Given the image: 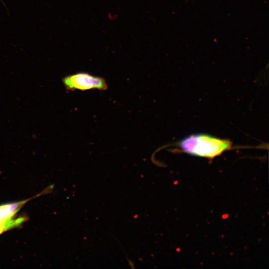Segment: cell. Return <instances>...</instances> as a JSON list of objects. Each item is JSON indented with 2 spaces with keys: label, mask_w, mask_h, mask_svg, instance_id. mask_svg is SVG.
<instances>
[{
  "label": "cell",
  "mask_w": 269,
  "mask_h": 269,
  "mask_svg": "<svg viewBox=\"0 0 269 269\" xmlns=\"http://www.w3.org/2000/svg\"><path fill=\"white\" fill-rule=\"evenodd\" d=\"M177 145L186 153L212 159L232 148V142L228 139L200 133L185 137L177 143Z\"/></svg>",
  "instance_id": "cell-1"
},
{
  "label": "cell",
  "mask_w": 269,
  "mask_h": 269,
  "mask_svg": "<svg viewBox=\"0 0 269 269\" xmlns=\"http://www.w3.org/2000/svg\"><path fill=\"white\" fill-rule=\"evenodd\" d=\"M62 82L66 89L68 90H106L108 87L104 78L84 72L67 76L62 79Z\"/></svg>",
  "instance_id": "cell-2"
},
{
  "label": "cell",
  "mask_w": 269,
  "mask_h": 269,
  "mask_svg": "<svg viewBox=\"0 0 269 269\" xmlns=\"http://www.w3.org/2000/svg\"><path fill=\"white\" fill-rule=\"evenodd\" d=\"M24 203L25 201H21L0 205V221H6L12 219Z\"/></svg>",
  "instance_id": "cell-3"
},
{
  "label": "cell",
  "mask_w": 269,
  "mask_h": 269,
  "mask_svg": "<svg viewBox=\"0 0 269 269\" xmlns=\"http://www.w3.org/2000/svg\"><path fill=\"white\" fill-rule=\"evenodd\" d=\"M23 221L22 218L6 221H0V234L7 229L19 225Z\"/></svg>",
  "instance_id": "cell-4"
}]
</instances>
